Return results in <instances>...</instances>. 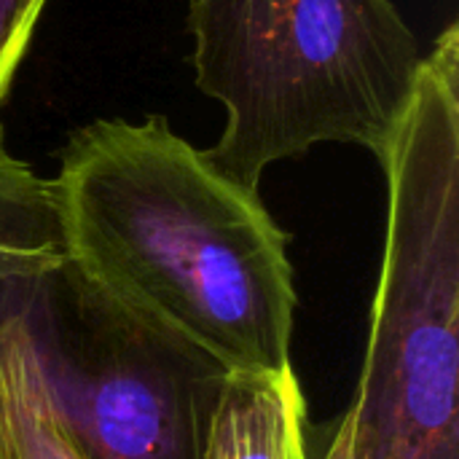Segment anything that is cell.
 Instances as JSON below:
<instances>
[{
  "instance_id": "6da1fadb",
  "label": "cell",
  "mask_w": 459,
  "mask_h": 459,
  "mask_svg": "<svg viewBox=\"0 0 459 459\" xmlns=\"http://www.w3.org/2000/svg\"><path fill=\"white\" fill-rule=\"evenodd\" d=\"M67 266L226 374L290 368L288 234L159 113L75 129L48 180Z\"/></svg>"
},
{
  "instance_id": "7a4b0ae2",
  "label": "cell",
  "mask_w": 459,
  "mask_h": 459,
  "mask_svg": "<svg viewBox=\"0 0 459 459\" xmlns=\"http://www.w3.org/2000/svg\"><path fill=\"white\" fill-rule=\"evenodd\" d=\"M188 32L196 86L229 116L202 153L247 191L320 143L382 159L425 59L393 0H191Z\"/></svg>"
},
{
  "instance_id": "3957f363",
  "label": "cell",
  "mask_w": 459,
  "mask_h": 459,
  "mask_svg": "<svg viewBox=\"0 0 459 459\" xmlns=\"http://www.w3.org/2000/svg\"><path fill=\"white\" fill-rule=\"evenodd\" d=\"M387 234L355 459H459V24L425 54L379 159Z\"/></svg>"
},
{
  "instance_id": "277c9868",
  "label": "cell",
  "mask_w": 459,
  "mask_h": 459,
  "mask_svg": "<svg viewBox=\"0 0 459 459\" xmlns=\"http://www.w3.org/2000/svg\"><path fill=\"white\" fill-rule=\"evenodd\" d=\"M40 336L86 459H202L226 371L121 312L70 266L48 277Z\"/></svg>"
},
{
  "instance_id": "5b68a950",
  "label": "cell",
  "mask_w": 459,
  "mask_h": 459,
  "mask_svg": "<svg viewBox=\"0 0 459 459\" xmlns=\"http://www.w3.org/2000/svg\"><path fill=\"white\" fill-rule=\"evenodd\" d=\"M62 261L48 180L5 148L0 129V459H86L40 336L46 282Z\"/></svg>"
},
{
  "instance_id": "8992f818",
  "label": "cell",
  "mask_w": 459,
  "mask_h": 459,
  "mask_svg": "<svg viewBox=\"0 0 459 459\" xmlns=\"http://www.w3.org/2000/svg\"><path fill=\"white\" fill-rule=\"evenodd\" d=\"M202 459H309L307 401L293 366L226 377Z\"/></svg>"
},
{
  "instance_id": "52a82bcc",
  "label": "cell",
  "mask_w": 459,
  "mask_h": 459,
  "mask_svg": "<svg viewBox=\"0 0 459 459\" xmlns=\"http://www.w3.org/2000/svg\"><path fill=\"white\" fill-rule=\"evenodd\" d=\"M32 32L30 0H0V102L8 94L24 51L30 48Z\"/></svg>"
},
{
  "instance_id": "ba28073f",
  "label": "cell",
  "mask_w": 459,
  "mask_h": 459,
  "mask_svg": "<svg viewBox=\"0 0 459 459\" xmlns=\"http://www.w3.org/2000/svg\"><path fill=\"white\" fill-rule=\"evenodd\" d=\"M323 459H355V406L352 403L344 411Z\"/></svg>"
}]
</instances>
